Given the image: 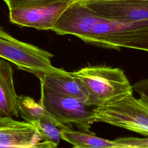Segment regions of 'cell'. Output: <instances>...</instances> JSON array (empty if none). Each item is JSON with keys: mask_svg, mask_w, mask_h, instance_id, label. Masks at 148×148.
<instances>
[{"mask_svg": "<svg viewBox=\"0 0 148 148\" xmlns=\"http://www.w3.org/2000/svg\"><path fill=\"white\" fill-rule=\"evenodd\" d=\"M72 73L83 88L87 106L106 105L133 95L132 85L120 68L87 66Z\"/></svg>", "mask_w": 148, "mask_h": 148, "instance_id": "cell-1", "label": "cell"}, {"mask_svg": "<svg viewBox=\"0 0 148 148\" xmlns=\"http://www.w3.org/2000/svg\"><path fill=\"white\" fill-rule=\"evenodd\" d=\"M91 124L104 123L148 136V100L127 97L113 103L92 109Z\"/></svg>", "mask_w": 148, "mask_h": 148, "instance_id": "cell-2", "label": "cell"}, {"mask_svg": "<svg viewBox=\"0 0 148 148\" xmlns=\"http://www.w3.org/2000/svg\"><path fill=\"white\" fill-rule=\"evenodd\" d=\"M40 82L39 103L63 127L72 128L74 124L83 132L92 134L90 119L92 111L87 109L85 98L56 92Z\"/></svg>", "mask_w": 148, "mask_h": 148, "instance_id": "cell-3", "label": "cell"}, {"mask_svg": "<svg viewBox=\"0 0 148 148\" xmlns=\"http://www.w3.org/2000/svg\"><path fill=\"white\" fill-rule=\"evenodd\" d=\"M54 55L37 46L14 38L0 27V57L14 64L19 69L32 73L56 69L51 64Z\"/></svg>", "mask_w": 148, "mask_h": 148, "instance_id": "cell-4", "label": "cell"}, {"mask_svg": "<svg viewBox=\"0 0 148 148\" xmlns=\"http://www.w3.org/2000/svg\"><path fill=\"white\" fill-rule=\"evenodd\" d=\"M72 0L25 5L9 9L13 24L39 30L53 28L60 16Z\"/></svg>", "mask_w": 148, "mask_h": 148, "instance_id": "cell-5", "label": "cell"}, {"mask_svg": "<svg viewBox=\"0 0 148 148\" xmlns=\"http://www.w3.org/2000/svg\"><path fill=\"white\" fill-rule=\"evenodd\" d=\"M57 145L44 141L36 128L25 121L0 116V147L54 148Z\"/></svg>", "mask_w": 148, "mask_h": 148, "instance_id": "cell-6", "label": "cell"}, {"mask_svg": "<svg viewBox=\"0 0 148 148\" xmlns=\"http://www.w3.org/2000/svg\"><path fill=\"white\" fill-rule=\"evenodd\" d=\"M102 18L84 2L72 1L51 30L60 35H72L82 40L91 32Z\"/></svg>", "mask_w": 148, "mask_h": 148, "instance_id": "cell-7", "label": "cell"}, {"mask_svg": "<svg viewBox=\"0 0 148 148\" xmlns=\"http://www.w3.org/2000/svg\"><path fill=\"white\" fill-rule=\"evenodd\" d=\"M99 16L120 21L148 20V0L84 2Z\"/></svg>", "mask_w": 148, "mask_h": 148, "instance_id": "cell-8", "label": "cell"}, {"mask_svg": "<svg viewBox=\"0 0 148 148\" xmlns=\"http://www.w3.org/2000/svg\"><path fill=\"white\" fill-rule=\"evenodd\" d=\"M35 75L48 88L64 95L78 97H86L83 88L79 80L72 72H68L62 68H56L51 71H33Z\"/></svg>", "mask_w": 148, "mask_h": 148, "instance_id": "cell-9", "label": "cell"}, {"mask_svg": "<svg viewBox=\"0 0 148 148\" xmlns=\"http://www.w3.org/2000/svg\"><path fill=\"white\" fill-rule=\"evenodd\" d=\"M13 70L8 61L0 59V116L18 117Z\"/></svg>", "mask_w": 148, "mask_h": 148, "instance_id": "cell-10", "label": "cell"}, {"mask_svg": "<svg viewBox=\"0 0 148 148\" xmlns=\"http://www.w3.org/2000/svg\"><path fill=\"white\" fill-rule=\"evenodd\" d=\"M61 139L75 148H127L125 145L98 137L94 134L75 131L72 128L61 129Z\"/></svg>", "mask_w": 148, "mask_h": 148, "instance_id": "cell-11", "label": "cell"}, {"mask_svg": "<svg viewBox=\"0 0 148 148\" xmlns=\"http://www.w3.org/2000/svg\"><path fill=\"white\" fill-rule=\"evenodd\" d=\"M17 105L18 115L24 121L33 124L40 120L47 119L61 129L64 128L39 102L37 103L32 98L23 95L17 96Z\"/></svg>", "mask_w": 148, "mask_h": 148, "instance_id": "cell-12", "label": "cell"}, {"mask_svg": "<svg viewBox=\"0 0 148 148\" xmlns=\"http://www.w3.org/2000/svg\"><path fill=\"white\" fill-rule=\"evenodd\" d=\"M32 125L36 128L44 141L51 142L58 146L61 139V129L53 122L47 119H42Z\"/></svg>", "mask_w": 148, "mask_h": 148, "instance_id": "cell-13", "label": "cell"}, {"mask_svg": "<svg viewBox=\"0 0 148 148\" xmlns=\"http://www.w3.org/2000/svg\"><path fill=\"white\" fill-rule=\"evenodd\" d=\"M114 141L125 145L127 148L148 147V136L145 138L134 137L118 138Z\"/></svg>", "mask_w": 148, "mask_h": 148, "instance_id": "cell-14", "label": "cell"}, {"mask_svg": "<svg viewBox=\"0 0 148 148\" xmlns=\"http://www.w3.org/2000/svg\"><path fill=\"white\" fill-rule=\"evenodd\" d=\"M8 5V8H12L16 6L36 4V3H51L61 1L64 0H3Z\"/></svg>", "mask_w": 148, "mask_h": 148, "instance_id": "cell-15", "label": "cell"}, {"mask_svg": "<svg viewBox=\"0 0 148 148\" xmlns=\"http://www.w3.org/2000/svg\"><path fill=\"white\" fill-rule=\"evenodd\" d=\"M133 90L148 100V79L140 80L132 85Z\"/></svg>", "mask_w": 148, "mask_h": 148, "instance_id": "cell-16", "label": "cell"}, {"mask_svg": "<svg viewBox=\"0 0 148 148\" xmlns=\"http://www.w3.org/2000/svg\"><path fill=\"white\" fill-rule=\"evenodd\" d=\"M74 1H78L82 2H106V1H124L130 0H72Z\"/></svg>", "mask_w": 148, "mask_h": 148, "instance_id": "cell-17", "label": "cell"}, {"mask_svg": "<svg viewBox=\"0 0 148 148\" xmlns=\"http://www.w3.org/2000/svg\"><path fill=\"white\" fill-rule=\"evenodd\" d=\"M140 50H143V51H146L148 52V43L143 45L141 48H140Z\"/></svg>", "mask_w": 148, "mask_h": 148, "instance_id": "cell-18", "label": "cell"}]
</instances>
